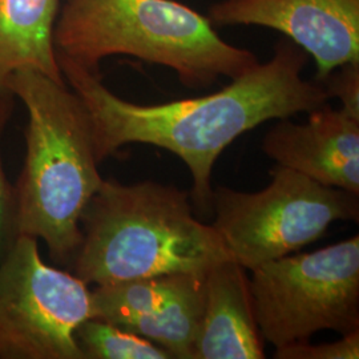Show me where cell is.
<instances>
[{
    "mask_svg": "<svg viewBox=\"0 0 359 359\" xmlns=\"http://www.w3.org/2000/svg\"><path fill=\"white\" fill-rule=\"evenodd\" d=\"M57 57L68 87L87 108L99 163L127 144H149L179 156L192 176L196 206L212 210V170L226 147L269 121L308 114L329 102L321 83L302 77L309 55L290 40L222 90L203 97L140 105L108 90L100 75Z\"/></svg>",
    "mask_w": 359,
    "mask_h": 359,
    "instance_id": "obj_1",
    "label": "cell"
},
{
    "mask_svg": "<svg viewBox=\"0 0 359 359\" xmlns=\"http://www.w3.org/2000/svg\"><path fill=\"white\" fill-rule=\"evenodd\" d=\"M80 228L81 243L68 269L87 285L205 276L231 258L216 229L194 217L189 193L156 181L104 180Z\"/></svg>",
    "mask_w": 359,
    "mask_h": 359,
    "instance_id": "obj_2",
    "label": "cell"
},
{
    "mask_svg": "<svg viewBox=\"0 0 359 359\" xmlns=\"http://www.w3.org/2000/svg\"><path fill=\"white\" fill-rule=\"evenodd\" d=\"M8 90L28 115L26 160L16 181L20 234L43 240L52 261L69 268L81 243V216L104 179L87 108L67 83L19 71Z\"/></svg>",
    "mask_w": 359,
    "mask_h": 359,
    "instance_id": "obj_3",
    "label": "cell"
},
{
    "mask_svg": "<svg viewBox=\"0 0 359 359\" xmlns=\"http://www.w3.org/2000/svg\"><path fill=\"white\" fill-rule=\"evenodd\" d=\"M53 47L56 56L95 75L114 55L168 67L192 90L259 63L253 52L221 38L208 16L176 0H60Z\"/></svg>",
    "mask_w": 359,
    "mask_h": 359,
    "instance_id": "obj_4",
    "label": "cell"
},
{
    "mask_svg": "<svg viewBox=\"0 0 359 359\" xmlns=\"http://www.w3.org/2000/svg\"><path fill=\"white\" fill-rule=\"evenodd\" d=\"M258 192L218 187L212 225L231 259L245 270L292 255L320 240L335 221H358L359 194L277 165Z\"/></svg>",
    "mask_w": 359,
    "mask_h": 359,
    "instance_id": "obj_5",
    "label": "cell"
},
{
    "mask_svg": "<svg viewBox=\"0 0 359 359\" xmlns=\"http://www.w3.org/2000/svg\"><path fill=\"white\" fill-rule=\"evenodd\" d=\"M249 286L261 337L276 348L322 330L357 332L359 237L265 262L252 270Z\"/></svg>",
    "mask_w": 359,
    "mask_h": 359,
    "instance_id": "obj_6",
    "label": "cell"
},
{
    "mask_svg": "<svg viewBox=\"0 0 359 359\" xmlns=\"http://www.w3.org/2000/svg\"><path fill=\"white\" fill-rule=\"evenodd\" d=\"M90 317L88 285L47 265L38 240L20 234L0 262V358L84 359L75 333Z\"/></svg>",
    "mask_w": 359,
    "mask_h": 359,
    "instance_id": "obj_7",
    "label": "cell"
},
{
    "mask_svg": "<svg viewBox=\"0 0 359 359\" xmlns=\"http://www.w3.org/2000/svg\"><path fill=\"white\" fill-rule=\"evenodd\" d=\"M213 26H258L283 34L313 56L316 81L359 62V0H222L208 13Z\"/></svg>",
    "mask_w": 359,
    "mask_h": 359,
    "instance_id": "obj_8",
    "label": "cell"
},
{
    "mask_svg": "<svg viewBox=\"0 0 359 359\" xmlns=\"http://www.w3.org/2000/svg\"><path fill=\"white\" fill-rule=\"evenodd\" d=\"M305 123L280 118L262 151L277 165L320 184L359 194V118L329 104L308 112Z\"/></svg>",
    "mask_w": 359,
    "mask_h": 359,
    "instance_id": "obj_9",
    "label": "cell"
},
{
    "mask_svg": "<svg viewBox=\"0 0 359 359\" xmlns=\"http://www.w3.org/2000/svg\"><path fill=\"white\" fill-rule=\"evenodd\" d=\"M246 271L231 258L206 271L196 359L265 358Z\"/></svg>",
    "mask_w": 359,
    "mask_h": 359,
    "instance_id": "obj_10",
    "label": "cell"
},
{
    "mask_svg": "<svg viewBox=\"0 0 359 359\" xmlns=\"http://www.w3.org/2000/svg\"><path fill=\"white\" fill-rule=\"evenodd\" d=\"M60 0H0V93L19 71L65 83L53 47Z\"/></svg>",
    "mask_w": 359,
    "mask_h": 359,
    "instance_id": "obj_11",
    "label": "cell"
},
{
    "mask_svg": "<svg viewBox=\"0 0 359 359\" xmlns=\"http://www.w3.org/2000/svg\"><path fill=\"white\" fill-rule=\"evenodd\" d=\"M205 276L197 277L181 294L152 316L129 321L121 329L164 348L170 358L196 359L204 318Z\"/></svg>",
    "mask_w": 359,
    "mask_h": 359,
    "instance_id": "obj_12",
    "label": "cell"
},
{
    "mask_svg": "<svg viewBox=\"0 0 359 359\" xmlns=\"http://www.w3.org/2000/svg\"><path fill=\"white\" fill-rule=\"evenodd\" d=\"M197 277L201 276L168 274L99 285L90 290L92 317L121 327L127 322L157 313Z\"/></svg>",
    "mask_w": 359,
    "mask_h": 359,
    "instance_id": "obj_13",
    "label": "cell"
},
{
    "mask_svg": "<svg viewBox=\"0 0 359 359\" xmlns=\"http://www.w3.org/2000/svg\"><path fill=\"white\" fill-rule=\"evenodd\" d=\"M75 338L84 359H170L149 339L100 318L81 322Z\"/></svg>",
    "mask_w": 359,
    "mask_h": 359,
    "instance_id": "obj_14",
    "label": "cell"
},
{
    "mask_svg": "<svg viewBox=\"0 0 359 359\" xmlns=\"http://www.w3.org/2000/svg\"><path fill=\"white\" fill-rule=\"evenodd\" d=\"M15 96L11 92L0 93V262L10 253L20 236L18 221V201L15 185L7 180L1 158V136L13 111Z\"/></svg>",
    "mask_w": 359,
    "mask_h": 359,
    "instance_id": "obj_15",
    "label": "cell"
},
{
    "mask_svg": "<svg viewBox=\"0 0 359 359\" xmlns=\"http://www.w3.org/2000/svg\"><path fill=\"white\" fill-rule=\"evenodd\" d=\"M277 359H358L359 330L342 335L339 341L311 345L298 342L277 347L273 355Z\"/></svg>",
    "mask_w": 359,
    "mask_h": 359,
    "instance_id": "obj_16",
    "label": "cell"
},
{
    "mask_svg": "<svg viewBox=\"0 0 359 359\" xmlns=\"http://www.w3.org/2000/svg\"><path fill=\"white\" fill-rule=\"evenodd\" d=\"M318 83L329 99H338L342 109L359 118V62L337 67Z\"/></svg>",
    "mask_w": 359,
    "mask_h": 359,
    "instance_id": "obj_17",
    "label": "cell"
}]
</instances>
